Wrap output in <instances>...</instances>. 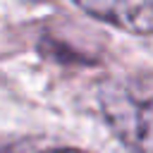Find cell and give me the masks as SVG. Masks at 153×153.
I'll return each mask as SVG.
<instances>
[{"mask_svg": "<svg viewBox=\"0 0 153 153\" xmlns=\"http://www.w3.org/2000/svg\"><path fill=\"white\" fill-rule=\"evenodd\" d=\"M100 108L115 136L131 153H153V98L139 100L122 86H103Z\"/></svg>", "mask_w": 153, "mask_h": 153, "instance_id": "6da1fadb", "label": "cell"}, {"mask_svg": "<svg viewBox=\"0 0 153 153\" xmlns=\"http://www.w3.org/2000/svg\"><path fill=\"white\" fill-rule=\"evenodd\" d=\"M86 14L129 33H153V0H74Z\"/></svg>", "mask_w": 153, "mask_h": 153, "instance_id": "7a4b0ae2", "label": "cell"}, {"mask_svg": "<svg viewBox=\"0 0 153 153\" xmlns=\"http://www.w3.org/2000/svg\"><path fill=\"white\" fill-rule=\"evenodd\" d=\"M45 153H86V151H79V148H55V151H45Z\"/></svg>", "mask_w": 153, "mask_h": 153, "instance_id": "3957f363", "label": "cell"}, {"mask_svg": "<svg viewBox=\"0 0 153 153\" xmlns=\"http://www.w3.org/2000/svg\"><path fill=\"white\" fill-rule=\"evenodd\" d=\"M0 153H10V148H7V146H5L2 141H0Z\"/></svg>", "mask_w": 153, "mask_h": 153, "instance_id": "277c9868", "label": "cell"}]
</instances>
